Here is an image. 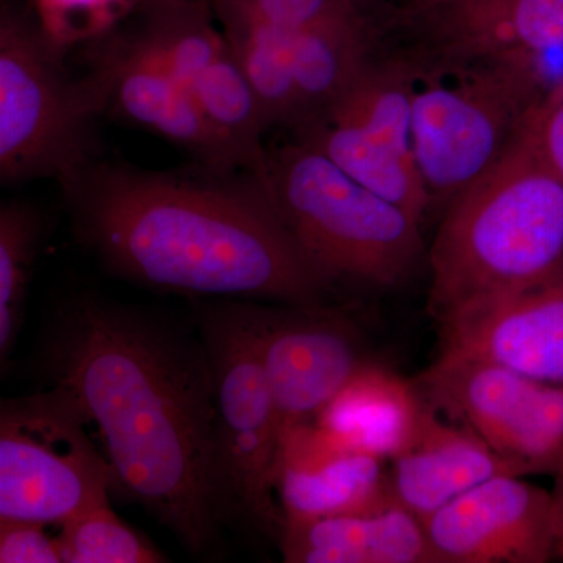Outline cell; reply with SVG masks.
Wrapping results in <instances>:
<instances>
[{"label": "cell", "mask_w": 563, "mask_h": 563, "mask_svg": "<svg viewBox=\"0 0 563 563\" xmlns=\"http://www.w3.org/2000/svg\"><path fill=\"white\" fill-rule=\"evenodd\" d=\"M55 388L98 431L113 490L150 510L192 553L224 517L206 350L99 301L76 303L52 354Z\"/></svg>", "instance_id": "1"}, {"label": "cell", "mask_w": 563, "mask_h": 563, "mask_svg": "<svg viewBox=\"0 0 563 563\" xmlns=\"http://www.w3.org/2000/svg\"><path fill=\"white\" fill-rule=\"evenodd\" d=\"M90 165L65 177L77 229L121 276L196 296L320 303L312 272L254 177Z\"/></svg>", "instance_id": "2"}, {"label": "cell", "mask_w": 563, "mask_h": 563, "mask_svg": "<svg viewBox=\"0 0 563 563\" xmlns=\"http://www.w3.org/2000/svg\"><path fill=\"white\" fill-rule=\"evenodd\" d=\"M562 263L563 184L525 121L501 158L444 210L429 250V312L442 321Z\"/></svg>", "instance_id": "3"}, {"label": "cell", "mask_w": 563, "mask_h": 563, "mask_svg": "<svg viewBox=\"0 0 563 563\" xmlns=\"http://www.w3.org/2000/svg\"><path fill=\"white\" fill-rule=\"evenodd\" d=\"M251 176L325 287L335 280L395 287L421 258V222L307 141L266 150Z\"/></svg>", "instance_id": "4"}, {"label": "cell", "mask_w": 563, "mask_h": 563, "mask_svg": "<svg viewBox=\"0 0 563 563\" xmlns=\"http://www.w3.org/2000/svg\"><path fill=\"white\" fill-rule=\"evenodd\" d=\"M551 87L539 60L446 58L439 68H417L413 147L428 217L443 214L501 158Z\"/></svg>", "instance_id": "5"}, {"label": "cell", "mask_w": 563, "mask_h": 563, "mask_svg": "<svg viewBox=\"0 0 563 563\" xmlns=\"http://www.w3.org/2000/svg\"><path fill=\"white\" fill-rule=\"evenodd\" d=\"M202 331L213 380L214 466L222 504L279 537L284 517L274 479L282 429L251 306L210 310Z\"/></svg>", "instance_id": "6"}, {"label": "cell", "mask_w": 563, "mask_h": 563, "mask_svg": "<svg viewBox=\"0 0 563 563\" xmlns=\"http://www.w3.org/2000/svg\"><path fill=\"white\" fill-rule=\"evenodd\" d=\"M36 22L9 14L0 43V181L60 179L87 162L88 132L107 106L99 69L76 80Z\"/></svg>", "instance_id": "7"}, {"label": "cell", "mask_w": 563, "mask_h": 563, "mask_svg": "<svg viewBox=\"0 0 563 563\" xmlns=\"http://www.w3.org/2000/svg\"><path fill=\"white\" fill-rule=\"evenodd\" d=\"M111 490L109 463L68 395L0 398L2 520L58 528Z\"/></svg>", "instance_id": "8"}, {"label": "cell", "mask_w": 563, "mask_h": 563, "mask_svg": "<svg viewBox=\"0 0 563 563\" xmlns=\"http://www.w3.org/2000/svg\"><path fill=\"white\" fill-rule=\"evenodd\" d=\"M415 73L412 63L372 60L335 102L296 132L352 179L422 224L428 199L415 158Z\"/></svg>", "instance_id": "9"}, {"label": "cell", "mask_w": 563, "mask_h": 563, "mask_svg": "<svg viewBox=\"0 0 563 563\" xmlns=\"http://www.w3.org/2000/svg\"><path fill=\"white\" fill-rule=\"evenodd\" d=\"M422 399L479 435L517 476L563 468V385L440 354L413 379Z\"/></svg>", "instance_id": "10"}, {"label": "cell", "mask_w": 563, "mask_h": 563, "mask_svg": "<svg viewBox=\"0 0 563 563\" xmlns=\"http://www.w3.org/2000/svg\"><path fill=\"white\" fill-rule=\"evenodd\" d=\"M258 354L279 413L282 435L313 422L344 384L368 362L361 336L339 312L284 303L251 306Z\"/></svg>", "instance_id": "11"}, {"label": "cell", "mask_w": 563, "mask_h": 563, "mask_svg": "<svg viewBox=\"0 0 563 563\" xmlns=\"http://www.w3.org/2000/svg\"><path fill=\"white\" fill-rule=\"evenodd\" d=\"M435 563H544L559 555L553 496L499 474L422 521Z\"/></svg>", "instance_id": "12"}, {"label": "cell", "mask_w": 563, "mask_h": 563, "mask_svg": "<svg viewBox=\"0 0 563 563\" xmlns=\"http://www.w3.org/2000/svg\"><path fill=\"white\" fill-rule=\"evenodd\" d=\"M440 325V354L495 363L563 385V263L543 279L463 307Z\"/></svg>", "instance_id": "13"}, {"label": "cell", "mask_w": 563, "mask_h": 563, "mask_svg": "<svg viewBox=\"0 0 563 563\" xmlns=\"http://www.w3.org/2000/svg\"><path fill=\"white\" fill-rule=\"evenodd\" d=\"M274 487L284 521L372 512L395 501L387 461L314 422L282 435Z\"/></svg>", "instance_id": "14"}, {"label": "cell", "mask_w": 563, "mask_h": 563, "mask_svg": "<svg viewBox=\"0 0 563 563\" xmlns=\"http://www.w3.org/2000/svg\"><path fill=\"white\" fill-rule=\"evenodd\" d=\"M101 70L107 103H113L122 118L180 147L206 172H239L190 88L139 38L111 55Z\"/></svg>", "instance_id": "15"}, {"label": "cell", "mask_w": 563, "mask_h": 563, "mask_svg": "<svg viewBox=\"0 0 563 563\" xmlns=\"http://www.w3.org/2000/svg\"><path fill=\"white\" fill-rule=\"evenodd\" d=\"M417 11L451 60L543 62L563 52V0H435Z\"/></svg>", "instance_id": "16"}, {"label": "cell", "mask_w": 563, "mask_h": 563, "mask_svg": "<svg viewBox=\"0 0 563 563\" xmlns=\"http://www.w3.org/2000/svg\"><path fill=\"white\" fill-rule=\"evenodd\" d=\"M388 465L393 498L421 523L484 481L517 476L472 429L428 402L412 442Z\"/></svg>", "instance_id": "17"}, {"label": "cell", "mask_w": 563, "mask_h": 563, "mask_svg": "<svg viewBox=\"0 0 563 563\" xmlns=\"http://www.w3.org/2000/svg\"><path fill=\"white\" fill-rule=\"evenodd\" d=\"M288 563H435L422 523L393 501L372 512L284 521Z\"/></svg>", "instance_id": "18"}, {"label": "cell", "mask_w": 563, "mask_h": 563, "mask_svg": "<svg viewBox=\"0 0 563 563\" xmlns=\"http://www.w3.org/2000/svg\"><path fill=\"white\" fill-rule=\"evenodd\" d=\"M424 410L413 379L368 361L313 422L344 443L390 462L412 442Z\"/></svg>", "instance_id": "19"}, {"label": "cell", "mask_w": 563, "mask_h": 563, "mask_svg": "<svg viewBox=\"0 0 563 563\" xmlns=\"http://www.w3.org/2000/svg\"><path fill=\"white\" fill-rule=\"evenodd\" d=\"M372 35L363 16L290 32L292 84L299 125L309 124L335 102L372 62Z\"/></svg>", "instance_id": "20"}, {"label": "cell", "mask_w": 563, "mask_h": 563, "mask_svg": "<svg viewBox=\"0 0 563 563\" xmlns=\"http://www.w3.org/2000/svg\"><path fill=\"white\" fill-rule=\"evenodd\" d=\"M190 90L239 172H257L266 154L263 136L269 128L229 44Z\"/></svg>", "instance_id": "21"}, {"label": "cell", "mask_w": 563, "mask_h": 563, "mask_svg": "<svg viewBox=\"0 0 563 563\" xmlns=\"http://www.w3.org/2000/svg\"><path fill=\"white\" fill-rule=\"evenodd\" d=\"M220 27L268 128H298L299 106L292 84L290 32L258 25Z\"/></svg>", "instance_id": "22"}, {"label": "cell", "mask_w": 563, "mask_h": 563, "mask_svg": "<svg viewBox=\"0 0 563 563\" xmlns=\"http://www.w3.org/2000/svg\"><path fill=\"white\" fill-rule=\"evenodd\" d=\"M63 563H161L165 555L113 512L110 499L58 526Z\"/></svg>", "instance_id": "23"}, {"label": "cell", "mask_w": 563, "mask_h": 563, "mask_svg": "<svg viewBox=\"0 0 563 563\" xmlns=\"http://www.w3.org/2000/svg\"><path fill=\"white\" fill-rule=\"evenodd\" d=\"M220 25H258L299 32L325 22L363 16V0H209Z\"/></svg>", "instance_id": "24"}, {"label": "cell", "mask_w": 563, "mask_h": 563, "mask_svg": "<svg viewBox=\"0 0 563 563\" xmlns=\"http://www.w3.org/2000/svg\"><path fill=\"white\" fill-rule=\"evenodd\" d=\"M35 22L52 46L73 44L110 31L144 0H32Z\"/></svg>", "instance_id": "25"}, {"label": "cell", "mask_w": 563, "mask_h": 563, "mask_svg": "<svg viewBox=\"0 0 563 563\" xmlns=\"http://www.w3.org/2000/svg\"><path fill=\"white\" fill-rule=\"evenodd\" d=\"M32 242L31 222L20 211L0 206V369L16 333Z\"/></svg>", "instance_id": "26"}, {"label": "cell", "mask_w": 563, "mask_h": 563, "mask_svg": "<svg viewBox=\"0 0 563 563\" xmlns=\"http://www.w3.org/2000/svg\"><path fill=\"white\" fill-rule=\"evenodd\" d=\"M0 563H63L57 536L46 526L0 518Z\"/></svg>", "instance_id": "27"}, {"label": "cell", "mask_w": 563, "mask_h": 563, "mask_svg": "<svg viewBox=\"0 0 563 563\" xmlns=\"http://www.w3.org/2000/svg\"><path fill=\"white\" fill-rule=\"evenodd\" d=\"M540 152L563 184V76L526 118Z\"/></svg>", "instance_id": "28"}, {"label": "cell", "mask_w": 563, "mask_h": 563, "mask_svg": "<svg viewBox=\"0 0 563 563\" xmlns=\"http://www.w3.org/2000/svg\"><path fill=\"white\" fill-rule=\"evenodd\" d=\"M551 496H553V520L559 555H563V468L555 474V487Z\"/></svg>", "instance_id": "29"}, {"label": "cell", "mask_w": 563, "mask_h": 563, "mask_svg": "<svg viewBox=\"0 0 563 563\" xmlns=\"http://www.w3.org/2000/svg\"><path fill=\"white\" fill-rule=\"evenodd\" d=\"M7 32H9V14H2L0 16V43L5 38Z\"/></svg>", "instance_id": "30"}, {"label": "cell", "mask_w": 563, "mask_h": 563, "mask_svg": "<svg viewBox=\"0 0 563 563\" xmlns=\"http://www.w3.org/2000/svg\"><path fill=\"white\" fill-rule=\"evenodd\" d=\"M413 3L415 10H420L422 7L429 5V3L435 2V0H410Z\"/></svg>", "instance_id": "31"}]
</instances>
